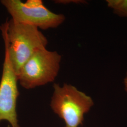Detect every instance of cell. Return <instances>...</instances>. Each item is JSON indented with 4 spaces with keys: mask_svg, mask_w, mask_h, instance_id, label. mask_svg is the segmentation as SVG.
Masks as SVG:
<instances>
[{
    "mask_svg": "<svg viewBox=\"0 0 127 127\" xmlns=\"http://www.w3.org/2000/svg\"><path fill=\"white\" fill-rule=\"evenodd\" d=\"M54 92L50 107L55 114L63 119L65 127H78L82 124L84 115L94 105L91 96L71 84L53 85Z\"/></svg>",
    "mask_w": 127,
    "mask_h": 127,
    "instance_id": "7a4b0ae2",
    "label": "cell"
},
{
    "mask_svg": "<svg viewBox=\"0 0 127 127\" xmlns=\"http://www.w3.org/2000/svg\"><path fill=\"white\" fill-rule=\"evenodd\" d=\"M55 3L61 4H67L70 3H85V1L82 0H55Z\"/></svg>",
    "mask_w": 127,
    "mask_h": 127,
    "instance_id": "52a82bcc",
    "label": "cell"
},
{
    "mask_svg": "<svg viewBox=\"0 0 127 127\" xmlns=\"http://www.w3.org/2000/svg\"><path fill=\"white\" fill-rule=\"evenodd\" d=\"M61 61V56L56 51L37 50L20 69L18 82L28 90L53 82L59 73Z\"/></svg>",
    "mask_w": 127,
    "mask_h": 127,
    "instance_id": "3957f363",
    "label": "cell"
},
{
    "mask_svg": "<svg viewBox=\"0 0 127 127\" xmlns=\"http://www.w3.org/2000/svg\"><path fill=\"white\" fill-rule=\"evenodd\" d=\"M0 3L11 17L18 23L32 26L39 29L56 28L63 23L65 17L48 9L41 0H1Z\"/></svg>",
    "mask_w": 127,
    "mask_h": 127,
    "instance_id": "277c9868",
    "label": "cell"
},
{
    "mask_svg": "<svg viewBox=\"0 0 127 127\" xmlns=\"http://www.w3.org/2000/svg\"><path fill=\"white\" fill-rule=\"evenodd\" d=\"M124 86H125V90L127 91V73H126V76H125L124 79Z\"/></svg>",
    "mask_w": 127,
    "mask_h": 127,
    "instance_id": "ba28073f",
    "label": "cell"
},
{
    "mask_svg": "<svg viewBox=\"0 0 127 127\" xmlns=\"http://www.w3.org/2000/svg\"><path fill=\"white\" fill-rule=\"evenodd\" d=\"M18 78L5 49L2 73L0 82V123L7 121L12 127H20L16 111L17 102L19 95Z\"/></svg>",
    "mask_w": 127,
    "mask_h": 127,
    "instance_id": "5b68a950",
    "label": "cell"
},
{
    "mask_svg": "<svg viewBox=\"0 0 127 127\" xmlns=\"http://www.w3.org/2000/svg\"><path fill=\"white\" fill-rule=\"evenodd\" d=\"M107 6L118 15L127 18V0H108Z\"/></svg>",
    "mask_w": 127,
    "mask_h": 127,
    "instance_id": "8992f818",
    "label": "cell"
},
{
    "mask_svg": "<svg viewBox=\"0 0 127 127\" xmlns=\"http://www.w3.org/2000/svg\"><path fill=\"white\" fill-rule=\"evenodd\" d=\"M5 49L17 76L25 63L37 50L46 48L48 41L37 27L11 19L0 26Z\"/></svg>",
    "mask_w": 127,
    "mask_h": 127,
    "instance_id": "6da1fadb",
    "label": "cell"
}]
</instances>
